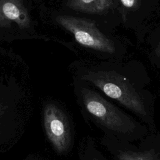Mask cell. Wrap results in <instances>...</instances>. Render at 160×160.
Wrapping results in <instances>:
<instances>
[{
    "label": "cell",
    "instance_id": "ba28073f",
    "mask_svg": "<svg viewBox=\"0 0 160 160\" xmlns=\"http://www.w3.org/2000/svg\"><path fill=\"white\" fill-rule=\"evenodd\" d=\"M122 5L127 9H135L139 4V0H119Z\"/></svg>",
    "mask_w": 160,
    "mask_h": 160
},
{
    "label": "cell",
    "instance_id": "8992f818",
    "mask_svg": "<svg viewBox=\"0 0 160 160\" xmlns=\"http://www.w3.org/2000/svg\"><path fill=\"white\" fill-rule=\"evenodd\" d=\"M15 22L19 28L29 27L30 18L22 0H0V27Z\"/></svg>",
    "mask_w": 160,
    "mask_h": 160
},
{
    "label": "cell",
    "instance_id": "52a82bcc",
    "mask_svg": "<svg viewBox=\"0 0 160 160\" xmlns=\"http://www.w3.org/2000/svg\"><path fill=\"white\" fill-rule=\"evenodd\" d=\"M113 5V0H68L67 6L76 11L102 14L107 12Z\"/></svg>",
    "mask_w": 160,
    "mask_h": 160
},
{
    "label": "cell",
    "instance_id": "9c48e42d",
    "mask_svg": "<svg viewBox=\"0 0 160 160\" xmlns=\"http://www.w3.org/2000/svg\"><path fill=\"white\" fill-rule=\"evenodd\" d=\"M155 53L158 56H160V41L156 47V49L155 50Z\"/></svg>",
    "mask_w": 160,
    "mask_h": 160
},
{
    "label": "cell",
    "instance_id": "30bf717a",
    "mask_svg": "<svg viewBox=\"0 0 160 160\" xmlns=\"http://www.w3.org/2000/svg\"><path fill=\"white\" fill-rule=\"evenodd\" d=\"M88 160H108L106 159H105L104 158H102V157H98V156H95L93 157L91 159H89ZM113 160V159H112Z\"/></svg>",
    "mask_w": 160,
    "mask_h": 160
},
{
    "label": "cell",
    "instance_id": "3957f363",
    "mask_svg": "<svg viewBox=\"0 0 160 160\" xmlns=\"http://www.w3.org/2000/svg\"><path fill=\"white\" fill-rule=\"evenodd\" d=\"M104 144L113 160H160V132H149L136 142L106 136Z\"/></svg>",
    "mask_w": 160,
    "mask_h": 160
},
{
    "label": "cell",
    "instance_id": "7a4b0ae2",
    "mask_svg": "<svg viewBox=\"0 0 160 160\" xmlns=\"http://www.w3.org/2000/svg\"><path fill=\"white\" fill-rule=\"evenodd\" d=\"M81 79L91 82L131 111L151 132L157 131L153 109L126 77L113 71H99L84 74Z\"/></svg>",
    "mask_w": 160,
    "mask_h": 160
},
{
    "label": "cell",
    "instance_id": "5b68a950",
    "mask_svg": "<svg viewBox=\"0 0 160 160\" xmlns=\"http://www.w3.org/2000/svg\"><path fill=\"white\" fill-rule=\"evenodd\" d=\"M44 126L48 138L59 153L69 148L71 134L69 124L64 112L55 104L49 103L44 108Z\"/></svg>",
    "mask_w": 160,
    "mask_h": 160
},
{
    "label": "cell",
    "instance_id": "277c9868",
    "mask_svg": "<svg viewBox=\"0 0 160 160\" xmlns=\"http://www.w3.org/2000/svg\"><path fill=\"white\" fill-rule=\"evenodd\" d=\"M56 22L71 32L81 45L101 52L113 53V42L106 37L96 26L94 21L79 17L62 15L56 18Z\"/></svg>",
    "mask_w": 160,
    "mask_h": 160
},
{
    "label": "cell",
    "instance_id": "6da1fadb",
    "mask_svg": "<svg viewBox=\"0 0 160 160\" xmlns=\"http://www.w3.org/2000/svg\"><path fill=\"white\" fill-rule=\"evenodd\" d=\"M81 94L86 111L106 132V136L121 141L136 142L150 132L145 124L98 92L82 88Z\"/></svg>",
    "mask_w": 160,
    "mask_h": 160
}]
</instances>
